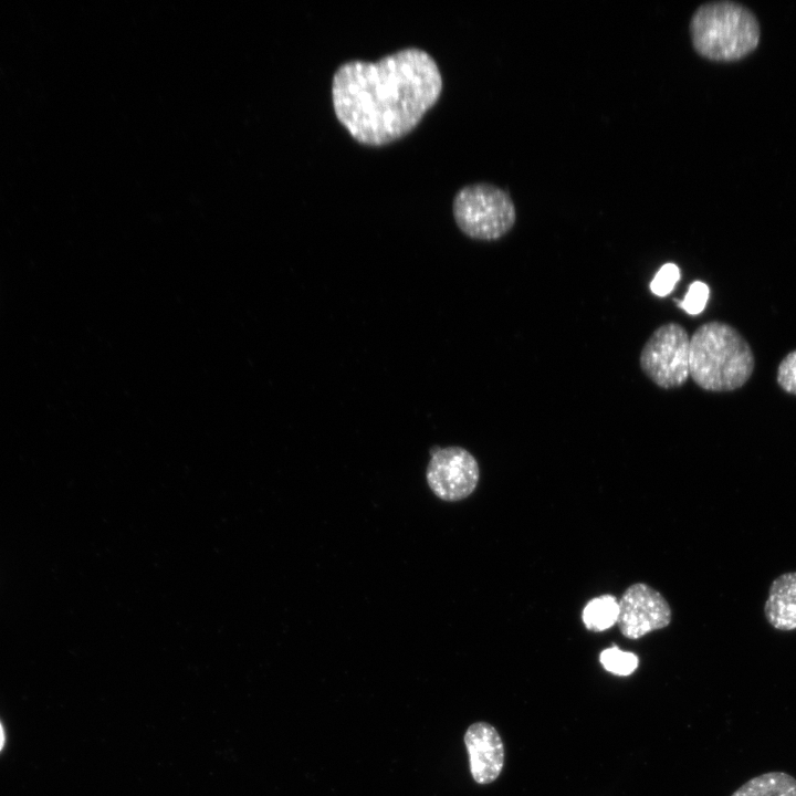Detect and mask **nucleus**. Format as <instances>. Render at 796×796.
Segmentation results:
<instances>
[{"label":"nucleus","mask_w":796,"mask_h":796,"mask_svg":"<svg viewBox=\"0 0 796 796\" xmlns=\"http://www.w3.org/2000/svg\"><path fill=\"white\" fill-rule=\"evenodd\" d=\"M764 615L776 630H796V572L784 573L772 582Z\"/></svg>","instance_id":"nucleus-9"},{"label":"nucleus","mask_w":796,"mask_h":796,"mask_svg":"<svg viewBox=\"0 0 796 796\" xmlns=\"http://www.w3.org/2000/svg\"><path fill=\"white\" fill-rule=\"evenodd\" d=\"M600 662L605 670L616 675H629L638 668V657L632 652H627L617 647L608 648L601 651L599 656Z\"/></svg>","instance_id":"nucleus-12"},{"label":"nucleus","mask_w":796,"mask_h":796,"mask_svg":"<svg viewBox=\"0 0 796 796\" xmlns=\"http://www.w3.org/2000/svg\"><path fill=\"white\" fill-rule=\"evenodd\" d=\"M695 52L712 61H735L751 53L760 41V24L745 6L720 0L701 4L689 23Z\"/></svg>","instance_id":"nucleus-3"},{"label":"nucleus","mask_w":796,"mask_h":796,"mask_svg":"<svg viewBox=\"0 0 796 796\" xmlns=\"http://www.w3.org/2000/svg\"><path fill=\"white\" fill-rule=\"evenodd\" d=\"M464 744L474 782H494L504 766V746L495 727L486 722L473 723L464 734Z\"/></svg>","instance_id":"nucleus-8"},{"label":"nucleus","mask_w":796,"mask_h":796,"mask_svg":"<svg viewBox=\"0 0 796 796\" xmlns=\"http://www.w3.org/2000/svg\"><path fill=\"white\" fill-rule=\"evenodd\" d=\"M671 617L666 598L645 583L629 586L618 601L617 624L621 633L629 639L667 627Z\"/></svg>","instance_id":"nucleus-7"},{"label":"nucleus","mask_w":796,"mask_h":796,"mask_svg":"<svg viewBox=\"0 0 796 796\" xmlns=\"http://www.w3.org/2000/svg\"><path fill=\"white\" fill-rule=\"evenodd\" d=\"M452 214L465 235L482 241L504 237L516 220L515 206L509 193L486 182L461 188L453 198Z\"/></svg>","instance_id":"nucleus-4"},{"label":"nucleus","mask_w":796,"mask_h":796,"mask_svg":"<svg viewBox=\"0 0 796 796\" xmlns=\"http://www.w3.org/2000/svg\"><path fill=\"white\" fill-rule=\"evenodd\" d=\"M710 296V289L706 283L702 281H694L688 289L685 296L682 302L675 300L678 305L683 308L688 314L696 315L700 314L706 306Z\"/></svg>","instance_id":"nucleus-13"},{"label":"nucleus","mask_w":796,"mask_h":796,"mask_svg":"<svg viewBox=\"0 0 796 796\" xmlns=\"http://www.w3.org/2000/svg\"><path fill=\"white\" fill-rule=\"evenodd\" d=\"M618 600L611 595H603L587 603L582 619L588 630L599 632L617 622Z\"/></svg>","instance_id":"nucleus-11"},{"label":"nucleus","mask_w":796,"mask_h":796,"mask_svg":"<svg viewBox=\"0 0 796 796\" xmlns=\"http://www.w3.org/2000/svg\"><path fill=\"white\" fill-rule=\"evenodd\" d=\"M777 381L785 391L796 395V350L787 354L781 362Z\"/></svg>","instance_id":"nucleus-15"},{"label":"nucleus","mask_w":796,"mask_h":796,"mask_svg":"<svg viewBox=\"0 0 796 796\" xmlns=\"http://www.w3.org/2000/svg\"><path fill=\"white\" fill-rule=\"evenodd\" d=\"M442 75L434 59L406 48L376 62L341 64L332 81L336 118L365 146L379 147L409 134L437 103Z\"/></svg>","instance_id":"nucleus-1"},{"label":"nucleus","mask_w":796,"mask_h":796,"mask_svg":"<svg viewBox=\"0 0 796 796\" xmlns=\"http://www.w3.org/2000/svg\"><path fill=\"white\" fill-rule=\"evenodd\" d=\"M754 369L748 343L731 325L712 321L690 337V376L708 391H731L742 387Z\"/></svg>","instance_id":"nucleus-2"},{"label":"nucleus","mask_w":796,"mask_h":796,"mask_svg":"<svg viewBox=\"0 0 796 796\" xmlns=\"http://www.w3.org/2000/svg\"><path fill=\"white\" fill-rule=\"evenodd\" d=\"M680 276V269L677 264L666 263L650 282V290L657 296H666L674 289Z\"/></svg>","instance_id":"nucleus-14"},{"label":"nucleus","mask_w":796,"mask_h":796,"mask_svg":"<svg viewBox=\"0 0 796 796\" xmlns=\"http://www.w3.org/2000/svg\"><path fill=\"white\" fill-rule=\"evenodd\" d=\"M639 365L660 388L684 385L690 376V337L685 328L669 322L654 329L640 352Z\"/></svg>","instance_id":"nucleus-5"},{"label":"nucleus","mask_w":796,"mask_h":796,"mask_svg":"<svg viewBox=\"0 0 796 796\" xmlns=\"http://www.w3.org/2000/svg\"><path fill=\"white\" fill-rule=\"evenodd\" d=\"M3 740H4L3 731H2V726L0 725V750L2 748Z\"/></svg>","instance_id":"nucleus-16"},{"label":"nucleus","mask_w":796,"mask_h":796,"mask_svg":"<svg viewBox=\"0 0 796 796\" xmlns=\"http://www.w3.org/2000/svg\"><path fill=\"white\" fill-rule=\"evenodd\" d=\"M427 467V482L431 491L443 501L468 498L479 481L475 458L461 447L433 448Z\"/></svg>","instance_id":"nucleus-6"},{"label":"nucleus","mask_w":796,"mask_h":796,"mask_svg":"<svg viewBox=\"0 0 796 796\" xmlns=\"http://www.w3.org/2000/svg\"><path fill=\"white\" fill-rule=\"evenodd\" d=\"M731 796H796V778L785 772H767L748 779Z\"/></svg>","instance_id":"nucleus-10"}]
</instances>
